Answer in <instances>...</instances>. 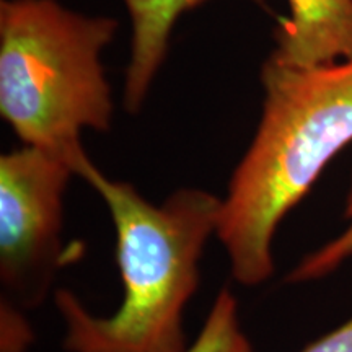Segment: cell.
<instances>
[{
    "label": "cell",
    "instance_id": "1",
    "mask_svg": "<svg viewBox=\"0 0 352 352\" xmlns=\"http://www.w3.org/2000/svg\"><path fill=\"white\" fill-rule=\"evenodd\" d=\"M77 176L107 202L116 230V263L124 287L111 316H95L76 294L56 290L69 352H186L184 308L199 285V263L217 233L222 199L184 188L164 204L132 184L109 179L90 158Z\"/></svg>",
    "mask_w": 352,
    "mask_h": 352
},
{
    "label": "cell",
    "instance_id": "2",
    "mask_svg": "<svg viewBox=\"0 0 352 352\" xmlns=\"http://www.w3.org/2000/svg\"><path fill=\"white\" fill-rule=\"evenodd\" d=\"M261 82V121L228 182L215 233L246 287L272 276L277 227L352 142V57L315 67L270 57Z\"/></svg>",
    "mask_w": 352,
    "mask_h": 352
},
{
    "label": "cell",
    "instance_id": "3",
    "mask_svg": "<svg viewBox=\"0 0 352 352\" xmlns=\"http://www.w3.org/2000/svg\"><path fill=\"white\" fill-rule=\"evenodd\" d=\"M118 20L56 0L0 2V113L25 145L64 157L76 175L88 155L80 131H108L111 88L101 52Z\"/></svg>",
    "mask_w": 352,
    "mask_h": 352
},
{
    "label": "cell",
    "instance_id": "4",
    "mask_svg": "<svg viewBox=\"0 0 352 352\" xmlns=\"http://www.w3.org/2000/svg\"><path fill=\"white\" fill-rule=\"evenodd\" d=\"M64 157L25 145L0 157V280L25 307L43 302L63 259Z\"/></svg>",
    "mask_w": 352,
    "mask_h": 352
},
{
    "label": "cell",
    "instance_id": "5",
    "mask_svg": "<svg viewBox=\"0 0 352 352\" xmlns=\"http://www.w3.org/2000/svg\"><path fill=\"white\" fill-rule=\"evenodd\" d=\"M270 57L294 67H315L352 57V0H289Z\"/></svg>",
    "mask_w": 352,
    "mask_h": 352
},
{
    "label": "cell",
    "instance_id": "6",
    "mask_svg": "<svg viewBox=\"0 0 352 352\" xmlns=\"http://www.w3.org/2000/svg\"><path fill=\"white\" fill-rule=\"evenodd\" d=\"M132 20V54L126 70L124 104L138 113L164 63L171 30L184 12L208 0H122ZM267 8L266 0H252ZM270 10V8H267Z\"/></svg>",
    "mask_w": 352,
    "mask_h": 352
},
{
    "label": "cell",
    "instance_id": "7",
    "mask_svg": "<svg viewBox=\"0 0 352 352\" xmlns=\"http://www.w3.org/2000/svg\"><path fill=\"white\" fill-rule=\"evenodd\" d=\"M186 352H253V344L240 327L239 303L232 290L215 297L204 327Z\"/></svg>",
    "mask_w": 352,
    "mask_h": 352
},
{
    "label": "cell",
    "instance_id": "8",
    "mask_svg": "<svg viewBox=\"0 0 352 352\" xmlns=\"http://www.w3.org/2000/svg\"><path fill=\"white\" fill-rule=\"evenodd\" d=\"M346 217L349 219V227L338 239L303 258L296 270L287 276L289 283H305L331 274L347 258L352 256V186L347 195Z\"/></svg>",
    "mask_w": 352,
    "mask_h": 352
},
{
    "label": "cell",
    "instance_id": "9",
    "mask_svg": "<svg viewBox=\"0 0 352 352\" xmlns=\"http://www.w3.org/2000/svg\"><path fill=\"white\" fill-rule=\"evenodd\" d=\"M302 352H352V318Z\"/></svg>",
    "mask_w": 352,
    "mask_h": 352
}]
</instances>
